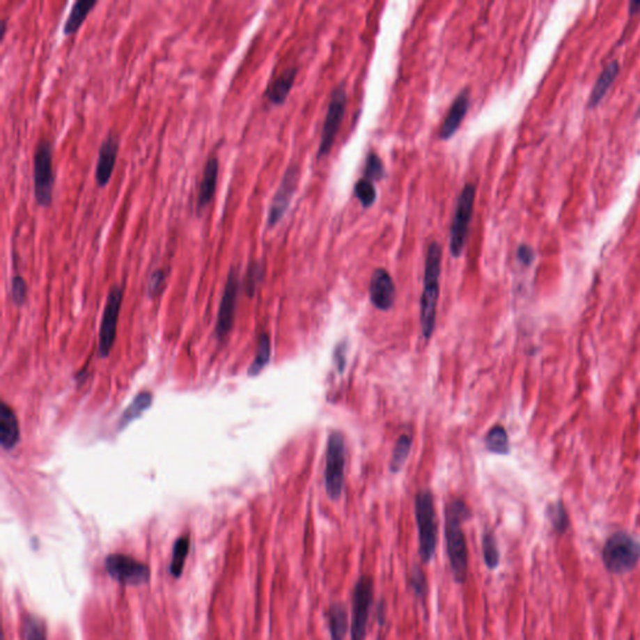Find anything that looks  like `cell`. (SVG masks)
Returning a JSON list of instances; mask_svg holds the SVG:
<instances>
[{"mask_svg":"<svg viewBox=\"0 0 640 640\" xmlns=\"http://www.w3.org/2000/svg\"><path fill=\"white\" fill-rule=\"evenodd\" d=\"M415 522L419 536V556L423 564H430L438 545V522L433 493L423 489L415 495Z\"/></svg>","mask_w":640,"mask_h":640,"instance_id":"obj_3","label":"cell"},{"mask_svg":"<svg viewBox=\"0 0 640 640\" xmlns=\"http://www.w3.org/2000/svg\"><path fill=\"white\" fill-rule=\"evenodd\" d=\"M619 74V63L616 61H610L603 72L599 75L595 84L593 86L591 97H589V107L594 108L603 100L604 95L608 93L610 86L614 83Z\"/></svg>","mask_w":640,"mask_h":640,"instance_id":"obj_22","label":"cell"},{"mask_svg":"<svg viewBox=\"0 0 640 640\" xmlns=\"http://www.w3.org/2000/svg\"><path fill=\"white\" fill-rule=\"evenodd\" d=\"M18 419L15 413L6 403L1 404L0 409V443L1 446L9 451L19 442Z\"/></svg>","mask_w":640,"mask_h":640,"instance_id":"obj_20","label":"cell"},{"mask_svg":"<svg viewBox=\"0 0 640 640\" xmlns=\"http://www.w3.org/2000/svg\"><path fill=\"white\" fill-rule=\"evenodd\" d=\"M374 602V579L369 574L360 575L352 593L350 640H366V628Z\"/></svg>","mask_w":640,"mask_h":640,"instance_id":"obj_6","label":"cell"},{"mask_svg":"<svg viewBox=\"0 0 640 640\" xmlns=\"http://www.w3.org/2000/svg\"><path fill=\"white\" fill-rule=\"evenodd\" d=\"M412 444H413V437L409 434H403L396 442L391 460V470L393 473H398L399 470L403 469L404 464L408 459Z\"/></svg>","mask_w":640,"mask_h":640,"instance_id":"obj_27","label":"cell"},{"mask_svg":"<svg viewBox=\"0 0 640 640\" xmlns=\"http://www.w3.org/2000/svg\"><path fill=\"white\" fill-rule=\"evenodd\" d=\"M297 74H298L297 68H289L269 84L265 91V97L268 99L269 103L274 104V105H281L286 103L288 95L295 83Z\"/></svg>","mask_w":640,"mask_h":640,"instance_id":"obj_19","label":"cell"},{"mask_svg":"<svg viewBox=\"0 0 640 640\" xmlns=\"http://www.w3.org/2000/svg\"><path fill=\"white\" fill-rule=\"evenodd\" d=\"M122 302V288L114 286L108 294L99 331V354L102 358H107L109 355L116 342V324L119 319Z\"/></svg>","mask_w":640,"mask_h":640,"instance_id":"obj_11","label":"cell"},{"mask_svg":"<svg viewBox=\"0 0 640 640\" xmlns=\"http://www.w3.org/2000/svg\"><path fill=\"white\" fill-rule=\"evenodd\" d=\"M120 141L119 136L109 132L99 147L98 159L95 165V182L99 188H104L109 184L116 168V159L119 154Z\"/></svg>","mask_w":640,"mask_h":640,"instance_id":"obj_14","label":"cell"},{"mask_svg":"<svg viewBox=\"0 0 640 640\" xmlns=\"http://www.w3.org/2000/svg\"><path fill=\"white\" fill-rule=\"evenodd\" d=\"M517 256H518L519 262L522 263V264L531 265V263L534 262L536 253L529 245L522 244L517 250Z\"/></svg>","mask_w":640,"mask_h":640,"instance_id":"obj_37","label":"cell"},{"mask_svg":"<svg viewBox=\"0 0 640 640\" xmlns=\"http://www.w3.org/2000/svg\"><path fill=\"white\" fill-rule=\"evenodd\" d=\"M483 558L489 570L498 569L500 564V552L497 538L492 531H484L482 540Z\"/></svg>","mask_w":640,"mask_h":640,"instance_id":"obj_25","label":"cell"},{"mask_svg":"<svg viewBox=\"0 0 640 640\" xmlns=\"http://www.w3.org/2000/svg\"><path fill=\"white\" fill-rule=\"evenodd\" d=\"M345 352H347V345H344V344H339L336 348V352H334V360H336V366L339 373L344 372V369H345V363H347Z\"/></svg>","mask_w":640,"mask_h":640,"instance_id":"obj_38","label":"cell"},{"mask_svg":"<svg viewBox=\"0 0 640 640\" xmlns=\"http://www.w3.org/2000/svg\"><path fill=\"white\" fill-rule=\"evenodd\" d=\"M364 175L366 179L370 182H379L385 175V168L382 159L375 152H369L366 155V166H364Z\"/></svg>","mask_w":640,"mask_h":640,"instance_id":"obj_32","label":"cell"},{"mask_svg":"<svg viewBox=\"0 0 640 640\" xmlns=\"http://www.w3.org/2000/svg\"><path fill=\"white\" fill-rule=\"evenodd\" d=\"M219 175V160L217 157H209L203 168L201 184L196 196V212L201 213L210 204L215 196L217 182Z\"/></svg>","mask_w":640,"mask_h":640,"instance_id":"obj_16","label":"cell"},{"mask_svg":"<svg viewBox=\"0 0 640 640\" xmlns=\"http://www.w3.org/2000/svg\"><path fill=\"white\" fill-rule=\"evenodd\" d=\"M330 640H344L349 629V611L347 605L341 602L330 604L325 611Z\"/></svg>","mask_w":640,"mask_h":640,"instance_id":"obj_18","label":"cell"},{"mask_svg":"<svg viewBox=\"0 0 640 640\" xmlns=\"http://www.w3.org/2000/svg\"><path fill=\"white\" fill-rule=\"evenodd\" d=\"M354 194L358 198L361 207L366 209L372 207L377 199V190H375L374 183L366 178H361L357 182L354 187Z\"/></svg>","mask_w":640,"mask_h":640,"instance_id":"obj_30","label":"cell"},{"mask_svg":"<svg viewBox=\"0 0 640 640\" xmlns=\"http://www.w3.org/2000/svg\"><path fill=\"white\" fill-rule=\"evenodd\" d=\"M190 542L187 537L179 538L173 545V555H171L169 572L174 578H179L183 573L185 559L189 553Z\"/></svg>","mask_w":640,"mask_h":640,"instance_id":"obj_24","label":"cell"},{"mask_svg":"<svg viewBox=\"0 0 640 640\" xmlns=\"http://www.w3.org/2000/svg\"><path fill=\"white\" fill-rule=\"evenodd\" d=\"M602 558L607 570L613 574L632 572L640 561V542L625 531L614 533L604 544Z\"/></svg>","mask_w":640,"mask_h":640,"instance_id":"obj_4","label":"cell"},{"mask_svg":"<svg viewBox=\"0 0 640 640\" xmlns=\"http://www.w3.org/2000/svg\"><path fill=\"white\" fill-rule=\"evenodd\" d=\"M6 25H8V19H1V28H0V31H1V39H4V37H6Z\"/></svg>","mask_w":640,"mask_h":640,"instance_id":"obj_41","label":"cell"},{"mask_svg":"<svg viewBox=\"0 0 640 640\" xmlns=\"http://www.w3.org/2000/svg\"><path fill=\"white\" fill-rule=\"evenodd\" d=\"M548 518L550 520V523H552V526L554 528V531L556 533H559V534L565 533L568 528H569L568 513L564 506L561 504V501H558V503L549 506Z\"/></svg>","mask_w":640,"mask_h":640,"instance_id":"obj_31","label":"cell"},{"mask_svg":"<svg viewBox=\"0 0 640 640\" xmlns=\"http://www.w3.org/2000/svg\"><path fill=\"white\" fill-rule=\"evenodd\" d=\"M270 353H272L270 339H269V336L267 334H263L259 338L256 358L253 360L249 370H248V374H249L250 377H256L267 366L269 360H270Z\"/></svg>","mask_w":640,"mask_h":640,"instance_id":"obj_28","label":"cell"},{"mask_svg":"<svg viewBox=\"0 0 640 640\" xmlns=\"http://www.w3.org/2000/svg\"><path fill=\"white\" fill-rule=\"evenodd\" d=\"M98 4V0H75L63 25L64 36H72L77 33L84 23L88 14Z\"/></svg>","mask_w":640,"mask_h":640,"instance_id":"obj_21","label":"cell"},{"mask_svg":"<svg viewBox=\"0 0 640 640\" xmlns=\"http://www.w3.org/2000/svg\"><path fill=\"white\" fill-rule=\"evenodd\" d=\"M25 640H47L43 623L37 618H29L25 623Z\"/></svg>","mask_w":640,"mask_h":640,"instance_id":"obj_34","label":"cell"},{"mask_svg":"<svg viewBox=\"0 0 640 640\" xmlns=\"http://www.w3.org/2000/svg\"><path fill=\"white\" fill-rule=\"evenodd\" d=\"M299 175H300V171L295 164L289 165L287 171H284L281 184L275 192L273 201L269 207L268 218H267L268 228H274L276 224H279V221L287 213L288 208L290 205L294 194L297 192Z\"/></svg>","mask_w":640,"mask_h":640,"instance_id":"obj_12","label":"cell"},{"mask_svg":"<svg viewBox=\"0 0 640 640\" xmlns=\"http://www.w3.org/2000/svg\"><path fill=\"white\" fill-rule=\"evenodd\" d=\"M476 190L474 184H465L458 196L454 218L451 229V254L459 258L463 254L469 233L470 221L473 217V209L476 203Z\"/></svg>","mask_w":640,"mask_h":640,"instance_id":"obj_8","label":"cell"},{"mask_svg":"<svg viewBox=\"0 0 640 640\" xmlns=\"http://www.w3.org/2000/svg\"><path fill=\"white\" fill-rule=\"evenodd\" d=\"M26 292H28V287H26V283L23 279V276H20V275L13 276L12 297L17 304L22 305L24 303L25 298H26Z\"/></svg>","mask_w":640,"mask_h":640,"instance_id":"obj_35","label":"cell"},{"mask_svg":"<svg viewBox=\"0 0 640 640\" xmlns=\"http://www.w3.org/2000/svg\"><path fill=\"white\" fill-rule=\"evenodd\" d=\"M34 198L39 207L49 208L53 204L55 171L53 147L48 139L38 141L33 155Z\"/></svg>","mask_w":640,"mask_h":640,"instance_id":"obj_5","label":"cell"},{"mask_svg":"<svg viewBox=\"0 0 640 640\" xmlns=\"http://www.w3.org/2000/svg\"><path fill=\"white\" fill-rule=\"evenodd\" d=\"M264 276V267L262 263L251 262L247 269L244 278V287L247 293L253 294L256 292L258 284L262 281Z\"/></svg>","mask_w":640,"mask_h":640,"instance_id":"obj_33","label":"cell"},{"mask_svg":"<svg viewBox=\"0 0 640 640\" xmlns=\"http://www.w3.org/2000/svg\"><path fill=\"white\" fill-rule=\"evenodd\" d=\"M344 469H345V442L342 433L330 434L327 445L324 483L325 490L330 499L339 500L344 489Z\"/></svg>","mask_w":640,"mask_h":640,"instance_id":"obj_7","label":"cell"},{"mask_svg":"<svg viewBox=\"0 0 640 640\" xmlns=\"http://www.w3.org/2000/svg\"><path fill=\"white\" fill-rule=\"evenodd\" d=\"M470 107V93L468 89H463L459 93L457 98L451 104V109L445 116L444 122L440 128L439 138L442 141L451 139L457 133L460 124L463 123Z\"/></svg>","mask_w":640,"mask_h":640,"instance_id":"obj_17","label":"cell"},{"mask_svg":"<svg viewBox=\"0 0 640 640\" xmlns=\"http://www.w3.org/2000/svg\"><path fill=\"white\" fill-rule=\"evenodd\" d=\"M238 289V276H237L235 270L232 268L229 272V274H228L226 288H224L223 297L220 300L218 320H217V327H215V333H217L218 338H224L232 330Z\"/></svg>","mask_w":640,"mask_h":640,"instance_id":"obj_13","label":"cell"},{"mask_svg":"<svg viewBox=\"0 0 640 640\" xmlns=\"http://www.w3.org/2000/svg\"><path fill=\"white\" fill-rule=\"evenodd\" d=\"M347 98V91H345L344 84L336 86V89L331 93L329 107H328V111H327V116H325V122H324L322 138H320V146H319V150H318V159L327 157L330 150H331V148H333L336 134L339 132L343 119L345 116Z\"/></svg>","mask_w":640,"mask_h":640,"instance_id":"obj_9","label":"cell"},{"mask_svg":"<svg viewBox=\"0 0 640 640\" xmlns=\"http://www.w3.org/2000/svg\"><path fill=\"white\" fill-rule=\"evenodd\" d=\"M445 542L453 579L464 584L469 574V550L464 534L463 523L471 517L469 506L454 498L445 506Z\"/></svg>","mask_w":640,"mask_h":640,"instance_id":"obj_1","label":"cell"},{"mask_svg":"<svg viewBox=\"0 0 640 640\" xmlns=\"http://www.w3.org/2000/svg\"><path fill=\"white\" fill-rule=\"evenodd\" d=\"M152 402L153 396L150 393H147V391L141 393V394L135 396L134 400L130 403L128 408L124 410L120 421H119V427H127L132 421H134L136 418H139L150 407Z\"/></svg>","mask_w":640,"mask_h":640,"instance_id":"obj_23","label":"cell"},{"mask_svg":"<svg viewBox=\"0 0 640 640\" xmlns=\"http://www.w3.org/2000/svg\"><path fill=\"white\" fill-rule=\"evenodd\" d=\"M372 304L379 311H389L396 302V286L388 270L378 268L374 270L369 286Z\"/></svg>","mask_w":640,"mask_h":640,"instance_id":"obj_15","label":"cell"},{"mask_svg":"<svg viewBox=\"0 0 640 640\" xmlns=\"http://www.w3.org/2000/svg\"><path fill=\"white\" fill-rule=\"evenodd\" d=\"M485 446L489 451L495 454H508L509 451V439L506 430L501 426H495L489 430L485 437Z\"/></svg>","mask_w":640,"mask_h":640,"instance_id":"obj_26","label":"cell"},{"mask_svg":"<svg viewBox=\"0 0 640 640\" xmlns=\"http://www.w3.org/2000/svg\"><path fill=\"white\" fill-rule=\"evenodd\" d=\"M105 569L113 579L125 586H141L150 579L147 564L125 554H110L105 559Z\"/></svg>","mask_w":640,"mask_h":640,"instance_id":"obj_10","label":"cell"},{"mask_svg":"<svg viewBox=\"0 0 640 640\" xmlns=\"http://www.w3.org/2000/svg\"><path fill=\"white\" fill-rule=\"evenodd\" d=\"M408 583L409 586L412 588V591L414 593L416 599H419L421 602H424V600L427 599L429 586H428V580L427 577H426V573H424V570H423L419 565L415 564V565H413V568L410 569V572H409Z\"/></svg>","mask_w":640,"mask_h":640,"instance_id":"obj_29","label":"cell"},{"mask_svg":"<svg viewBox=\"0 0 640 640\" xmlns=\"http://www.w3.org/2000/svg\"><path fill=\"white\" fill-rule=\"evenodd\" d=\"M629 9H630V12H629L630 14L640 10V1H632V3H630V6H629Z\"/></svg>","mask_w":640,"mask_h":640,"instance_id":"obj_40","label":"cell"},{"mask_svg":"<svg viewBox=\"0 0 640 640\" xmlns=\"http://www.w3.org/2000/svg\"><path fill=\"white\" fill-rule=\"evenodd\" d=\"M165 278H166V274L163 269H157L153 272L150 279H149V284H148V292L152 297H155L162 290V288L164 286Z\"/></svg>","mask_w":640,"mask_h":640,"instance_id":"obj_36","label":"cell"},{"mask_svg":"<svg viewBox=\"0 0 640 640\" xmlns=\"http://www.w3.org/2000/svg\"><path fill=\"white\" fill-rule=\"evenodd\" d=\"M375 614H377V621H378L379 625L383 627L385 624V616H387V608H385V602L383 599H380V602L377 604Z\"/></svg>","mask_w":640,"mask_h":640,"instance_id":"obj_39","label":"cell"},{"mask_svg":"<svg viewBox=\"0 0 640 640\" xmlns=\"http://www.w3.org/2000/svg\"><path fill=\"white\" fill-rule=\"evenodd\" d=\"M443 250L438 242H432L427 250L424 286L421 299V333L424 339H430L435 329L437 306L439 299V279Z\"/></svg>","mask_w":640,"mask_h":640,"instance_id":"obj_2","label":"cell"}]
</instances>
